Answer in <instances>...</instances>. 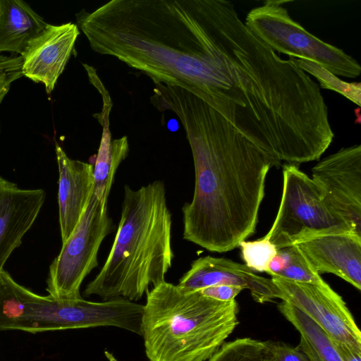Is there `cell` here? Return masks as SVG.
Listing matches in <instances>:
<instances>
[{"mask_svg": "<svg viewBox=\"0 0 361 361\" xmlns=\"http://www.w3.org/2000/svg\"><path fill=\"white\" fill-rule=\"evenodd\" d=\"M174 113L190 144L195 188L182 207L184 240L226 252L255 233L272 159L204 101L179 87L157 84L149 98Z\"/></svg>", "mask_w": 361, "mask_h": 361, "instance_id": "cell-1", "label": "cell"}, {"mask_svg": "<svg viewBox=\"0 0 361 361\" xmlns=\"http://www.w3.org/2000/svg\"><path fill=\"white\" fill-rule=\"evenodd\" d=\"M172 216L162 180L139 189L124 186L121 219L104 266L86 286L84 295L103 301L140 300L149 288L166 281L174 254Z\"/></svg>", "mask_w": 361, "mask_h": 361, "instance_id": "cell-2", "label": "cell"}, {"mask_svg": "<svg viewBox=\"0 0 361 361\" xmlns=\"http://www.w3.org/2000/svg\"><path fill=\"white\" fill-rule=\"evenodd\" d=\"M235 300L222 302L164 281L147 293L142 336L149 361H206L238 325Z\"/></svg>", "mask_w": 361, "mask_h": 361, "instance_id": "cell-3", "label": "cell"}, {"mask_svg": "<svg viewBox=\"0 0 361 361\" xmlns=\"http://www.w3.org/2000/svg\"><path fill=\"white\" fill-rule=\"evenodd\" d=\"M338 233L355 234L327 202L312 178L297 165L284 164L279 208L266 236L279 250L319 236Z\"/></svg>", "mask_w": 361, "mask_h": 361, "instance_id": "cell-4", "label": "cell"}, {"mask_svg": "<svg viewBox=\"0 0 361 361\" xmlns=\"http://www.w3.org/2000/svg\"><path fill=\"white\" fill-rule=\"evenodd\" d=\"M289 1H265L252 8L245 24L275 52L316 63L336 76L356 78L360 63L343 49L326 43L294 20L283 6Z\"/></svg>", "mask_w": 361, "mask_h": 361, "instance_id": "cell-5", "label": "cell"}, {"mask_svg": "<svg viewBox=\"0 0 361 361\" xmlns=\"http://www.w3.org/2000/svg\"><path fill=\"white\" fill-rule=\"evenodd\" d=\"M112 228L107 202L92 192L78 225L49 267L47 290L50 296L59 300L82 298L80 286L98 266L100 245Z\"/></svg>", "mask_w": 361, "mask_h": 361, "instance_id": "cell-6", "label": "cell"}, {"mask_svg": "<svg viewBox=\"0 0 361 361\" xmlns=\"http://www.w3.org/2000/svg\"><path fill=\"white\" fill-rule=\"evenodd\" d=\"M144 305L122 298L102 302L59 300L31 293L28 321L31 334L48 331L114 326L142 336Z\"/></svg>", "mask_w": 361, "mask_h": 361, "instance_id": "cell-7", "label": "cell"}, {"mask_svg": "<svg viewBox=\"0 0 361 361\" xmlns=\"http://www.w3.org/2000/svg\"><path fill=\"white\" fill-rule=\"evenodd\" d=\"M272 281L281 299L288 302L315 322L335 342L361 351V333L343 298L327 283L295 282L276 276Z\"/></svg>", "mask_w": 361, "mask_h": 361, "instance_id": "cell-8", "label": "cell"}, {"mask_svg": "<svg viewBox=\"0 0 361 361\" xmlns=\"http://www.w3.org/2000/svg\"><path fill=\"white\" fill-rule=\"evenodd\" d=\"M327 202L361 236V146L343 147L312 169Z\"/></svg>", "mask_w": 361, "mask_h": 361, "instance_id": "cell-9", "label": "cell"}, {"mask_svg": "<svg viewBox=\"0 0 361 361\" xmlns=\"http://www.w3.org/2000/svg\"><path fill=\"white\" fill-rule=\"evenodd\" d=\"M79 35L75 23H48L21 55L23 75L35 82L43 83L47 93L50 94L66 68Z\"/></svg>", "mask_w": 361, "mask_h": 361, "instance_id": "cell-10", "label": "cell"}, {"mask_svg": "<svg viewBox=\"0 0 361 361\" xmlns=\"http://www.w3.org/2000/svg\"><path fill=\"white\" fill-rule=\"evenodd\" d=\"M216 285L248 289L252 298L260 303L281 299L280 290L271 279L255 274L245 264L209 255L193 261L177 286L185 292H192Z\"/></svg>", "mask_w": 361, "mask_h": 361, "instance_id": "cell-11", "label": "cell"}, {"mask_svg": "<svg viewBox=\"0 0 361 361\" xmlns=\"http://www.w3.org/2000/svg\"><path fill=\"white\" fill-rule=\"evenodd\" d=\"M45 197L42 189H22L0 176V271L34 224Z\"/></svg>", "mask_w": 361, "mask_h": 361, "instance_id": "cell-12", "label": "cell"}, {"mask_svg": "<svg viewBox=\"0 0 361 361\" xmlns=\"http://www.w3.org/2000/svg\"><path fill=\"white\" fill-rule=\"evenodd\" d=\"M298 245L317 272L335 274L360 290V236L354 233L325 235Z\"/></svg>", "mask_w": 361, "mask_h": 361, "instance_id": "cell-13", "label": "cell"}, {"mask_svg": "<svg viewBox=\"0 0 361 361\" xmlns=\"http://www.w3.org/2000/svg\"><path fill=\"white\" fill-rule=\"evenodd\" d=\"M59 169V214L62 243L78 225L92 193L93 165L69 158L56 143Z\"/></svg>", "mask_w": 361, "mask_h": 361, "instance_id": "cell-14", "label": "cell"}, {"mask_svg": "<svg viewBox=\"0 0 361 361\" xmlns=\"http://www.w3.org/2000/svg\"><path fill=\"white\" fill-rule=\"evenodd\" d=\"M86 71L90 81L101 94L103 100L102 111L94 115L103 129L98 153L93 165L92 192L99 200L107 202L117 169L128 156V141L127 136L112 140L109 129V114L112 106L111 97L95 69L88 67Z\"/></svg>", "mask_w": 361, "mask_h": 361, "instance_id": "cell-15", "label": "cell"}, {"mask_svg": "<svg viewBox=\"0 0 361 361\" xmlns=\"http://www.w3.org/2000/svg\"><path fill=\"white\" fill-rule=\"evenodd\" d=\"M47 23L23 1L0 0V54L21 56Z\"/></svg>", "mask_w": 361, "mask_h": 361, "instance_id": "cell-16", "label": "cell"}, {"mask_svg": "<svg viewBox=\"0 0 361 361\" xmlns=\"http://www.w3.org/2000/svg\"><path fill=\"white\" fill-rule=\"evenodd\" d=\"M278 309L300 333V341L297 348L311 361H342L334 341L306 314L283 300Z\"/></svg>", "mask_w": 361, "mask_h": 361, "instance_id": "cell-17", "label": "cell"}, {"mask_svg": "<svg viewBox=\"0 0 361 361\" xmlns=\"http://www.w3.org/2000/svg\"><path fill=\"white\" fill-rule=\"evenodd\" d=\"M31 293L16 282L6 271H0V330L30 333L27 315Z\"/></svg>", "mask_w": 361, "mask_h": 361, "instance_id": "cell-18", "label": "cell"}, {"mask_svg": "<svg viewBox=\"0 0 361 361\" xmlns=\"http://www.w3.org/2000/svg\"><path fill=\"white\" fill-rule=\"evenodd\" d=\"M208 361H275L272 341L250 338H238L224 343Z\"/></svg>", "mask_w": 361, "mask_h": 361, "instance_id": "cell-19", "label": "cell"}, {"mask_svg": "<svg viewBox=\"0 0 361 361\" xmlns=\"http://www.w3.org/2000/svg\"><path fill=\"white\" fill-rule=\"evenodd\" d=\"M301 70L313 75L319 82V87L335 91L361 106V84L342 80L320 65L304 59L289 57Z\"/></svg>", "mask_w": 361, "mask_h": 361, "instance_id": "cell-20", "label": "cell"}, {"mask_svg": "<svg viewBox=\"0 0 361 361\" xmlns=\"http://www.w3.org/2000/svg\"><path fill=\"white\" fill-rule=\"evenodd\" d=\"M286 263L276 276L295 282L324 284L325 281L312 267L298 245L285 247Z\"/></svg>", "mask_w": 361, "mask_h": 361, "instance_id": "cell-21", "label": "cell"}, {"mask_svg": "<svg viewBox=\"0 0 361 361\" xmlns=\"http://www.w3.org/2000/svg\"><path fill=\"white\" fill-rule=\"evenodd\" d=\"M238 247L248 268L266 273L269 271V264L278 250L266 235L252 241L243 240Z\"/></svg>", "mask_w": 361, "mask_h": 361, "instance_id": "cell-22", "label": "cell"}, {"mask_svg": "<svg viewBox=\"0 0 361 361\" xmlns=\"http://www.w3.org/2000/svg\"><path fill=\"white\" fill-rule=\"evenodd\" d=\"M243 290L241 287L236 286L216 285L200 289L198 291L206 297L219 301L229 302L235 300V298Z\"/></svg>", "mask_w": 361, "mask_h": 361, "instance_id": "cell-23", "label": "cell"}, {"mask_svg": "<svg viewBox=\"0 0 361 361\" xmlns=\"http://www.w3.org/2000/svg\"><path fill=\"white\" fill-rule=\"evenodd\" d=\"M276 353L275 361H311L297 347L293 348L281 342H274Z\"/></svg>", "mask_w": 361, "mask_h": 361, "instance_id": "cell-24", "label": "cell"}, {"mask_svg": "<svg viewBox=\"0 0 361 361\" xmlns=\"http://www.w3.org/2000/svg\"><path fill=\"white\" fill-rule=\"evenodd\" d=\"M334 342L342 361H361L360 350H357L343 343Z\"/></svg>", "mask_w": 361, "mask_h": 361, "instance_id": "cell-25", "label": "cell"}, {"mask_svg": "<svg viewBox=\"0 0 361 361\" xmlns=\"http://www.w3.org/2000/svg\"><path fill=\"white\" fill-rule=\"evenodd\" d=\"M104 355L106 356V357L108 359L109 361H118L114 355L112 353H111L110 352L107 351V350H105L104 351Z\"/></svg>", "mask_w": 361, "mask_h": 361, "instance_id": "cell-26", "label": "cell"}]
</instances>
